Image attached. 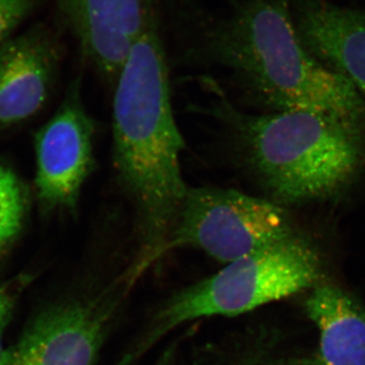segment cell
<instances>
[{"label":"cell","instance_id":"obj_1","mask_svg":"<svg viewBox=\"0 0 365 365\" xmlns=\"http://www.w3.org/2000/svg\"><path fill=\"white\" fill-rule=\"evenodd\" d=\"M187 55L232 73L269 112H307L365 130V97L300 39L290 0H167Z\"/></svg>","mask_w":365,"mask_h":365},{"label":"cell","instance_id":"obj_2","mask_svg":"<svg viewBox=\"0 0 365 365\" xmlns=\"http://www.w3.org/2000/svg\"><path fill=\"white\" fill-rule=\"evenodd\" d=\"M158 0H143V24L118 76L113 103V163L135 215L133 282L165 254L186 196Z\"/></svg>","mask_w":365,"mask_h":365},{"label":"cell","instance_id":"obj_3","mask_svg":"<svg viewBox=\"0 0 365 365\" xmlns=\"http://www.w3.org/2000/svg\"><path fill=\"white\" fill-rule=\"evenodd\" d=\"M266 198L288 206L319 202L351 187L365 168V130L307 112L249 115L227 102L216 111Z\"/></svg>","mask_w":365,"mask_h":365},{"label":"cell","instance_id":"obj_4","mask_svg":"<svg viewBox=\"0 0 365 365\" xmlns=\"http://www.w3.org/2000/svg\"><path fill=\"white\" fill-rule=\"evenodd\" d=\"M321 276L322 260L316 247L295 232L225 264L218 272L170 295L151 316L145 332L122 364L130 365L185 324L248 313L314 287Z\"/></svg>","mask_w":365,"mask_h":365},{"label":"cell","instance_id":"obj_5","mask_svg":"<svg viewBox=\"0 0 365 365\" xmlns=\"http://www.w3.org/2000/svg\"><path fill=\"white\" fill-rule=\"evenodd\" d=\"M287 208L230 189L189 188L165 245L227 264L295 234Z\"/></svg>","mask_w":365,"mask_h":365},{"label":"cell","instance_id":"obj_6","mask_svg":"<svg viewBox=\"0 0 365 365\" xmlns=\"http://www.w3.org/2000/svg\"><path fill=\"white\" fill-rule=\"evenodd\" d=\"M122 292L114 285L44 309L0 365H96L116 319Z\"/></svg>","mask_w":365,"mask_h":365},{"label":"cell","instance_id":"obj_7","mask_svg":"<svg viewBox=\"0 0 365 365\" xmlns=\"http://www.w3.org/2000/svg\"><path fill=\"white\" fill-rule=\"evenodd\" d=\"M95 123L83 105L81 79L67 88L57 111L35 136V197L43 215L78 212L95 165Z\"/></svg>","mask_w":365,"mask_h":365},{"label":"cell","instance_id":"obj_8","mask_svg":"<svg viewBox=\"0 0 365 365\" xmlns=\"http://www.w3.org/2000/svg\"><path fill=\"white\" fill-rule=\"evenodd\" d=\"M60 60L59 41L44 26L0 46V131L25 123L45 107Z\"/></svg>","mask_w":365,"mask_h":365},{"label":"cell","instance_id":"obj_9","mask_svg":"<svg viewBox=\"0 0 365 365\" xmlns=\"http://www.w3.org/2000/svg\"><path fill=\"white\" fill-rule=\"evenodd\" d=\"M83 56L116 83L143 29V0H56Z\"/></svg>","mask_w":365,"mask_h":365},{"label":"cell","instance_id":"obj_10","mask_svg":"<svg viewBox=\"0 0 365 365\" xmlns=\"http://www.w3.org/2000/svg\"><path fill=\"white\" fill-rule=\"evenodd\" d=\"M300 39L365 97V13L327 0H290Z\"/></svg>","mask_w":365,"mask_h":365},{"label":"cell","instance_id":"obj_11","mask_svg":"<svg viewBox=\"0 0 365 365\" xmlns=\"http://www.w3.org/2000/svg\"><path fill=\"white\" fill-rule=\"evenodd\" d=\"M306 309L319 335L312 365H365V309L354 297L333 285H317Z\"/></svg>","mask_w":365,"mask_h":365},{"label":"cell","instance_id":"obj_12","mask_svg":"<svg viewBox=\"0 0 365 365\" xmlns=\"http://www.w3.org/2000/svg\"><path fill=\"white\" fill-rule=\"evenodd\" d=\"M30 208L25 182L6 163H0V259L20 237Z\"/></svg>","mask_w":365,"mask_h":365},{"label":"cell","instance_id":"obj_13","mask_svg":"<svg viewBox=\"0 0 365 365\" xmlns=\"http://www.w3.org/2000/svg\"><path fill=\"white\" fill-rule=\"evenodd\" d=\"M38 0H0V46L37 7Z\"/></svg>","mask_w":365,"mask_h":365},{"label":"cell","instance_id":"obj_14","mask_svg":"<svg viewBox=\"0 0 365 365\" xmlns=\"http://www.w3.org/2000/svg\"><path fill=\"white\" fill-rule=\"evenodd\" d=\"M26 284V277H21L20 279H16L14 282L7 283L0 287V356L4 352L2 338H4L6 327L13 317L19 295Z\"/></svg>","mask_w":365,"mask_h":365}]
</instances>
